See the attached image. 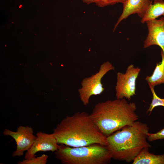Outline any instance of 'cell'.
<instances>
[{
  "mask_svg": "<svg viewBox=\"0 0 164 164\" xmlns=\"http://www.w3.org/2000/svg\"><path fill=\"white\" fill-rule=\"evenodd\" d=\"M58 144L76 147L99 144L107 146V137L99 131L90 115L78 112L63 119L53 129Z\"/></svg>",
  "mask_w": 164,
  "mask_h": 164,
  "instance_id": "obj_1",
  "label": "cell"
},
{
  "mask_svg": "<svg viewBox=\"0 0 164 164\" xmlns=\"http://www.w3.org/2000/svg\"><path fill=\"white\" fill-rule=\"evenodd\" d=\"M135 104L125 99L108 100L95 106L91 117L99 131L107 137L138 119Z\"/></svg>",
  "mask_w": 164,
  "mask_h": 164,
  "instance_id": "obj_2",
  "label": "cell"
},
{
  "mask_svg": "<svg viewBox=\"0 0 164 164\" xmlns=\"http://www.w3.org/2000/svg\"><path fill=\"white\" fill-rule=\"evenodd\" d=\"M149 129L147 124L136 121L107 137L112 159L129 162L143 149L150 147L147 141Z\"/></svg>",
  "mask_w": 164,
  "mask_h": 164,
  "instance_id": "obj_3",
  "label": "cell"
},
{
  "mask_svg": "<svg viewBox=\"0 0 164 164\" xmlns=\"http://www.w3.org/2000/svg\"><path fill=\"white\" fill-rule=\"evenodd\" d=\"M55 153L64 164H107L112 159L107 146L99 144L76 147L61 144Z\"/></svg>",
  "mask_w": 164,
  "mask_h": 164,
  "instance_id": "obj_4",
  "label": "cell"
},
{
  "mask_svg": "<svg viewBox=\"0 0 164 164\" xmlns=\"http://www.w3.org/2000/svg\"><path fill=\"white\" fill-rule=\"evenodd\" d=\"M114 69L111 63L104 62L101 65L97 72L82 80L81 87L78 91L80 99L84 105L86 106L89 104L91 96L99 95L103 92L104 88L103 87L101 79L108 72Z\"/></svg>",
  "mask_w": 164,
  "mask_h": 164,
  "instance_id": "obj_5",
  "label": "cell"
},
{
  "mask_svg": "<svg viewBox=\"0 0 164 164\" xmlns=\"http://www.w3.org/2000/svg\"><path fill=\"white\" fill-rule=\"evenodd\" d=\"M140 70L139 67H135L131 64L127 67L125 73H117L115 86L117 99L125 97L130 100L131 97L135 95L136 80Z\"/></svg>",
  "mask_w": 164,
  "mask_h": 164,
  "instance_id": "obj_6",
  "label": "cell"
},
{
  "mask_svg": "<svg viewBox=\"0 0 164 164\" xmlns=\"http://www.w3.org/2000/svg\"><path fill=\"white\" fill-rule=\"evenodd\" d=\"M3 134L4 135L12 137L16 143V149L12 154L13 157L22 156L25 151L31 147L36 138L33 135V128L29 126L20 125L16 132L5 129Z\"/></svg>",
  "mask_w": 164,
  "mask_h": 164,
  "instance_id": "obj_7",
  "label": "cell"
},
{
  "mask_svg": "<svg viewBox=\"0 0 164 164\" xmlns=\"http://www.w3.org/2000/svg\"><path fill=\"white\" fill-rule=\"evenodd\" d=\"M32 145L26 152L25 159H29L35 157V154L40 151H51L55 152L58 149L60 145L57 142L53 133L47 134L39 132Z\"/></svg>",
  "mask_w": 164,
  "mask_h": 164,
  "instance_id": "obj_8",
  "label": "cell"
},
{
  "mask_svg": "<svg viewBox=\"0 0 164 164\" xmlns=\"http://www.w3.org/2000/svg\"><path fill=\"white\" fill-rule=\"evenodd\" d=\"M145 22L148 34L143 47L146 48L152 45H157L164 53V17L149 20Z\"/></svg>",
  "mask_w": 164,
  "mask_h": 164,
  "instance_id": "obj_9",
  "label": "cell"
},
{
  "mask_svg": "<svg viewBox=\"0 0 164 164\" xmlns=\"http://www.w3.org/2000/svg\"><path fill=\"white\" fill-rule=\"evenodd\" d=\"M152 3L151 0H126L123 4L122 13L114 25L113 32L121 21L131 15L137 14L142 18Z\"/></svg>",
  "mask_w": 164,
  "mask_h": 164,
  "instance_id": "obj_10",
  "label": "cell"
},
{
  "mask_svg": "<svg viewBox=\"0 0 164 164\" xmlns=\"http://www.w3.org/2000/svg\"><path fill=\"white\" fill-rule=\"evenodd\" d=\"M149 148L143 149L133 161L132 164H164V154L155 155L150 153Z\"/></svg>",
  "mask_w": 164,
  "mask_h": 164,
  "instance_id": "obj_11",
  "label": "cell"
},
{
  "mask_svg": "<svg viewBox=\"0 0 164 164\" xmlns=\"http://www.w3.org/2000/svg\"><path fill=\"white\" fill-rule=\"evenodd\" d=\"M162 61L156 64L152 74L145 78L149 86L154 87L158 85L164 84V53L161 50Z\"/></svg>",
  "mask_w": 164,
  "mask_h": 164,
  "instance_id": "obj_12",
  "label": "cell"
},
{
  "mask_svg": "<svg viewBox=\"0 0 164 164\" xmlns=\"http://www.w3.org/2000/svg\"><path fill=\"white\" fill-rule=\"evenodd\" d=\"M161 16H164V1L154 0L150 5L141 22L144 23L148 20L156 19Z\"/></svg>",
  "mask_w": 164,
  "mask_h": 164,
  "instance_id": "obj_13",
  "label": "cell"
},
{
  "mask_svg": "<svg viewBox=\"0 0 164 164\" xmlns=\"http://www.w3.org/2000/svg\"><path fill=\"white\" fill-rule=\"evenodd\" d=\"M87 4L94 3L98 7H104L117 3H124L126 0H79Z\"/></svg>",
  "mask_w": 164,
  "mask_h": 164,
  "instance_id": "obj_14",
  "label": "cell"
},
{
  "mask_svg": "<svg viewBox=\"0 0 164 164\" xmlns=\"http://www.w3.org/2000/svg\"><path fill=\"white\" fill-rule=\"evenodd\" d=\"M152 94V100L148 110L147 112L150 113L153 109L158 106L164 107V98H161L156 94L154 90V87L149 86Z\"/></svg>",
  "mask_w": 164,
  "mask_h": 164,
  "instance_id": "obj_15",
  "label": "cell"
},
{
  "mask_svg": "<svg viewBox=\"0 0 164 164\" xmlns=\"http://www.w3.org/2000/svg\"><path fill=\"white\" fill-rule=\"evenodd\" d=\"M48 156L47 155L43 154L40 156L35 157L29 159H25L18 162V164H46Z\"/></svg>",
  "mask_w": 164,
  "mask_h": 164,
  "instance_id": "obj_16",
  "label": "cell"
},
{
  "mask_svg": "<svg viewBox=\"0 0 164 164\" xmlns=\"http://www.w3.org/2000/svg\"><path fill=\"white\" fill-rule=\"evenodd\" d=\"M161 139H164V128L156 133L148 134L147 140L149 141Z\"/></svg>",
  "mask_w": 164,
  "mask_h": 164,
  "instance_id": "obj_17",
  "label": "cell"
}]
</instances>
